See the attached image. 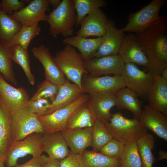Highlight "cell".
<instances>
[{
  "instance_id": "obj_35",
  "label": "cell",
  "mask_w": 167,
  "mask_h": 167,
  "mask_svg": "<svg viewBox=\"0 0 167 167\" xmlns=\"http://www.w3.org/2000/svg\"><path fill=\"white\" fill-rule=\"evenodd\" d=\"M120 161V167H142L137 140H133L125 144Z\"/></svg>"
},
{
  "instance_id": "obj_45",
  "label": "cell",
  "mask_w": 167,
  "mask_h": 167,
  "mask_svg": "<svg viewBox=\"0 0 167 167\" xmlns=\"http://www.w3.org/2000/svg\"><path fill=\"white\" fill-rule=\"evenodd\" d=\"M61 0H49V4H51L53 8V10L56 8L60 4Z\"/></svg>"
},
{
  "instance_id": "obj_29",
  "label": "cell",
  "mask_w": 167,
  "mask_h": 167,
  "mask_svg": "<svg viewBox=\"0 0 167 167\" xmlns=\"http://www.w3.org/2000/svg\"><path fill=\"white\" fill-rule=\"evenodd\" d=\"M137 142L142 167H153L156 161L152 152L155 144L153 136L148 133L138 139Z\"/></svg>"
},
{
  "instance_id": "obj_42",
  "label": "cell",
  "mask_w": 167,
  "mask_h": 167,
  "mask_svg": "<svg viewBox=\"0 0 167 167\" xmlns=\"http://www.w3.org/2000/svg\"><path fill=\"white\" fill-rule=\"evenodd\" d=\"M49 160L48 157L45 155H41L39 156L32 157L23 164H17L15 167H44Z\"/></svg>"
},
{
  "instance_id": "obj_7",
  "label": "cell",
  "mask_w": 167,
  "mask_h": 167,
  "mask_svg": "<svg viewBox=\"0 0 167 167\" xmlns=\"http://www.w3.org/2000/svg\"><path fill=\"white\" fill-rule=\"evenodd\" d=\"M166 2L165 0H153L138 11L131 13L128 23L122 30L131 33L142 32L159 19L160 11Z\"/></svg>"
},
{
  "instance_id": "obj_8",
  "label": "cell",
  "mask_w": 167,
  "mask_h": 167,
  "mask_svg": "<svg viewBox=\"0 0 167 167\" xmlns=\"http://www.w3.org/2000/svg\"><path fill=\"white\" fill-rule=\"evenodd\" d=\"M88 95L83 94L67 106L54 112L38 117L44 133L62 131L66 129L68 120L72 113L80 105L87 101Z\"/></svg>"
},
{
  "instance_id": "obj_20",
  "label": "cell",
  "mask_w": 167,
  "mask_h": 167,
  "mask_svg": "<svg viewBox=\"0 0 167 167\" xmlns=\"http://www.w3.org/2000/svg\"><path fill=\"white\" fill-rule=\"evenodd\" d=\"M92 127L66 129L61 131L70 151L81 154L88 147L92 146Z\"/></svg>"
},
{
  "instance_id": "obj_40",
  "label": "cell",
  "mask_w": 167,
  "mask_h": 167,
  "mask_svg": "<svg viewBox=\"0 0 167 167\" xmlns=\"http://www.w3.org/2000/svg\"><path fill=\"white\" fill-rule=\"evenodd\" d=\"M1 4L3 11L10 15H12L15 12L21 10L25 7L23 0H2Z\"/></svg>"
},
{
  "instance_id": "obj_28",
  "label": "cell",
  "mask_w": 167,
  "mask_h": 167,
  "mask_svg": "<svg viewBox=\"0 0 167 167\" xmlns=\"http://www.w3.org/2000/svg\"><path fill=\"white\" fill-rule=\"evenodd\" d=\"M81 155L84 167H120V159L109 157L100 152L85 150Z\"/></svg>"
},
{
  "instance_id": "obj_23",
  "label": "cell",
  "mask_w": 167,
  "mask_h": 167,
  "mask_svg": "<svg viewBox=\"0 0 167 167\" xmlns=\"http://www.w3.org/2000/svg\"><path fill=\"white\" fill-rule=\"evenodd\" d=\"M147 99L152 107L167 115V80L161 75L155 76Z\"/></svg>"
},
{
  "instance_id": "obj_10",
  "label": "cell",
  "mask_w": 167,
  "mask_h": 167,
  "mask_svg": "<svg viewBox=\"0 0 167 167\" xmlns=\"http://www.w3.org/2000/svg\"><path fill=\"white\" fill-rule=\"evenodd\" d=\"M81 86L83 93L89 94L103 92H115L126 87V85L121 75L95 77L85 74L82 76Z\"/></svg>"
},
{
  "instance_id": "obj_17",
  "label": "cell",
  "mask_w": 167,
  "mask_h": 167,
  "mask_svg": "<svg viewBox=\"0 0 167 167\" xmlns=\"http://www.w3.org/2000/svg\"><path fill=\"white\" fill-rule=\"evenodd\" d=\"M108 19L100 9H96L81 20L80 29L76 32L77 36L87 37L92 36L101 37L104 34Z\"/></svg>"
},
{
  "instance_id": "obj_44",
  "label": "cell",
  "mask_w": 167,
  "mask_h": 167,
  "mask_svg": "<svg viewBox=\"0 0 167 167\" xmlns=\"http://www.w3.org/2000/svg\"><path fill=\"white\" fill-rule=\"evenodd\" d=\"M167 159V152L165 151L161 150L158 152V159L161 161Z\"/></svg>"
},
{
  "instance_id": "obj_48",
  "label": "cell",
  "mask_w": 167,
  "mask_h": 167,
  "mask_svg": "<svg viewBox=\"0 0 167 167\" xmlns=\"http://www.w3.org/2000/svg\"><path fill=\"white\" fill-rule=\"evenodd\" d=\"M0 8H2V6L1 5V4L0 3Z\"/></svg>"
},
{
  "instance_id": "obj_4",
  "label": "cell",
  "mask_w": 167,
  "mask_h": 167,
  "mask_svg": "<svg viewBox=\"0 0 167 167\" xmlns=\"http://www.w3.org/2000/svg\"><path fill=\"white\" fill-rule=\"evenodd\" d=\"M54 59L67 79L81 88L82 76L88 73L84 67V60L75 48L66 45L63 49L55 54Z\"/></svg>"
},
{
  "instance_id": "obj_3",
  "label": "cell",
  "mask_w": 167,
  "mask_h": 167,
  "mask_svg": "<svg viewBox=\"0 0 167 167\" xmlns=\"http://www.w3.org/2000/svg\"><path fill=\"white\" fill-rule=\"evenodd\" d=\"M77 20L73 0H62L56 8L47 15L45 21L49 25V32L53 37L61 34L65 38L73 35Z\"/></svg>"
},
{
  "instance_id": "obj_30",
  "label": "cell",
  "mask_w": 167,
  "mask_h": 167,
  "mask_svg": "<svg viewBox=\"0 0 167 167\" xmlns=\"http://www.w3.org/2000/svg\"><path fill=\"white\" fill-rule=\"evenodd\" d=\"M11 47L8 43L0 41V73L6 80L17 85L10 56Z\"/></svg>"
},
{
  "instance_id": "obj_34",
  "label": "cell",
  "mask_w": 167,
  "mask_h": 167,
  "mask_svg": "<svg viewBox=\"0 0 167 167\" xmlns=\"http://www.w3.org/2000/svg\"><path fill=\"white\" fill-rule=\"evenodd\" d=\"M92 151L100 152L103 147L113 138L106 129L103 121L97 119L92 127Z\"/></svg>"
},
{
  "instance_id": "obj_1",
  "label": "cell",
  "mask_w": 167,
  "mask_h": 167,
  "mask_svg": "<svg viewBox=\"0 0 167 167\" xmlns=\"http://www.w3.org/2000/svg\"><path fill=\"white\" fill-rule=\"evenodd\" d=\"M149 62V71L154 76L161 75L167 66V19H159L145 30L134 34Z\"/></svg>"
},
{
  "instance_id": "obj_11",
  "label": "cell",
  "mask_w": 167,
  "mask_h": 167,
  "mask_svg": "<svg viewBox=\"0 0 167 167\" xmlns=\"http://www.w3.org/2000/svg\"><path fill=\"white\" fill-rule=\"evenodd\" d=\"M84 62L88 74L95 77L111 74L121 75L125 64L118 54L94 58Z\"/></svg>"
},
{
  "instance_id": "obj_9",
  "label": "cell",
  "mask_w": 167,
  "mask_h": 167,
  "mask_svg": "<svg viewBox=\"0 0 167 167\" xmlns=\"http://www.w3.org/2000/svg\"><path fill=\"white\" fill-rule=\"evenodd\" d=\"M121 75L126 87L135 92L138 96L147 98L155 77L150 72L145 73L136 64L129 63L125 64Z\"/></svg>"
},
{
  "instance_id": "obj_19",
  "label": "cell",
  "mask_w": 167,
  "mask_h": 167,
  "mask_svg": "<svg viewBox=\"0 0 167 167\" xmlns=\"http://www.w3.org/2000/svg\"><path fill=\"white\" fill-rule=\"evenodd\" d=\"M115 92H103L88 94V101L97 119L109 122L112 116L110 109L116 105Z\"/></svg>"
},
{
  "instance_id": "obj_47",
  "label": "cell",
  "mask_w": 167,
  "mask_h": 167,
  "mask_svg": "<svg viewBox=\"0 0 167 167\" xmlns=\"http://www.w3.org/2000/svg\"><path fill=\"white\" fill-rule=\"evenodd\" d=\"M5 161L0 159V167H4Z\"/></svg>"
},
{
  "instance_id": "obj_12",
  "label": "cell",
  "mask_w": 167,
  "mask_h": 167,
  "mask_svg": "<svg viewBox=\"0 0 167 167\" xmlns=\"http://www.w3.org/2000/svg\"><path fill=\"white\" fill-rule=\"evenodd\" d=\"M29 95L23 88H15L7 82L0 73V102L11 111L26 106Z\"/></svg>"
},
{
  "instance_id": "obj_24",
  "label": "cell",
  "mask_w": 167,
  "mask_h": 167,
  "mask_svg": "<svg viewBox=\"0 0 167 167\" xmlns=\"http://www.w3.org/2000/svg\"><path fill=\"white\" fill-rule=\"evenodd\" d=\"M64 44L78 49L84 61L93 58L101 42V37L89 39L76 36L65 37L62 41Z\"/></svg>"
},
{
  "instance_id": "obj_43",
  "label": "cell",
  "mask_w": 167,
  "mask_h": 167,
  "mask_svg": "<svg viewBox=\"0 0 167 167\" xmlns=\"http://www.w3.org/2000/svg\"><path fill=\"white\" fill-rule=\"evenodd\" d=\"M49 158L47 163L44 167H60V160Z\"/></svg>"
},
{
  "instance_id": "obj_18",
  "label": "cell",
  "mask_w": 167,
  "mask_h": 167,
  "mask_svg": "<svg viewBox=\"0 0 167 167\" xmlns=\"http://www.w3.org/2000/svg\"><path fill=\"white\" fill-rule=\"evenodd\" d=\"M140 121L146 129L167 141V115L147 105L142 110Z\"/></svg>"
},
{
  "instance_id": "obj_37",
  "label": "cell",
  "mask_w": 167,
  "mask_h": 167,
  "mask_svg": "<svg viewBox=\"0 0 167 167\" xmlns=\"http://www.w3.org/2000/svg\"><path fill=\"white\" fill-rule=\"evenodd\" d=\"M59 87V85L45 79L38 85L36 92L29 100L49 99L52 102L56 97Z\"/></svg>"
},
{
  "instance_id": "obj_32",
  "label": "cell",
  "mask_w": 167,
  "mask_h": 167,
  "mask_svg": "<svg viewBox=\"0 0 167 167\" xmlns=\"http://www.w3.org/2000/svg\"><path fill=\"white\" fill-rule=\"evenodd\" d=\"M22 24L0 8V41L8 43L22 27Z\"/></svg>"
},
{
  "instance_id": "obj_2",
  "label": "cell",
  "mask_w": 167,
  "mask_h": 167,
  "mask_svg": "<svg viewBox=\"0 0 167 167\" xmlns=\"http://www.w3.org/2000/svg\"><path fill=\"white\" fill-rule=\"evenodd\" d=\"M103 121L106 129L113 138L124 144L137 140L148 133V129L140 120L135 118H127L120 112L112 114L109 122Z\"/></svg>"
},
{
  "instance_id": "obj_26",
  "label": "cell",
  "mask_w": 167,
  "mask_h": 167,
  "mask_svg": "<svg viewBox=\"0 0 167 167\" xmlns=\"http://www.w3.org/2000/svg\"><path fill=\"white\" fill-rule=\"evenodd\" d=\"M116 105L119 109H127L133 114L134 118L140 120L142 110L138 96L132 91L124 87L115 92Z\"/></svg>"
},
{
  "instance_id": "obj_6",
  "label": "cell",
  "mask_w": 167,
  "mask_h": 167,
  "mask_svg": "<svg viewBox=\"0 0 167 167\" xmlns=\"http://www.w3.org/2000/svg\"><path fill=\"white\" fill-rule=\"evenodd\" d=\"M43 134H32L23 140L11 142L7 151L5 164L7 167H15L17 161L27 155L32 157L41 155L44 152L42 142Z\"/></svg>"
},
{
  "instance_id": "obj_38",
  "label": "cell",
  "mask_w": 167,
  "mask_h": 167,
  "mask_svg": "<svg viewBox=\"0 0 167 167\" xmlns=\"http://www.w3.org/2000/svg\"><path fill=\"white\" fill-rule=\"evenodd\" d=\"M125 144L113 138L103 147L100 153L109 157L120 159Z\"/></svg>"
},
{
  "instance_id": "obj_14",
  "label": "cell",
  "mask_w": 167,
  "mask_h": 167,
  "mask_svg": "<svg viewBox=\"0 0 167 167\" xmlns=\"http://www.w3.org/2000/svg\"><path fill=\"white\" fill-rule=\"evenodd\" d=\"M118 54L125 64L134 63L148 70V61L139 46L134 34H125Z\"/></svg>"
},
{
  "instance_id": "obj_21",
  "label": "cell",
  "mask_w": 167,
  "mask_h": 167,
  "mask_svg": "<svg viewBox=\"0 0 167 167\" xmlns=\"http://www.w3.org/2000/svg\"><path fill=\"white\" fill-rule=\"evenodd\" d=\"M42 142L43 151L48 154L49 158L61 160L70 152L61 131L43 133Z\"/></svg>"
},
{
  "instance_id": "obj_27",
  "label": "cell",
  "mask_w": 167,
  "mask_h": 167,
  "mask_svg": "<svg viewBox=\"0 0 167 167\" xmlns=\"http://www.w3.org/2000/svg\"><path fill=\"white\" fill-rule=\"evenodd\" d=\"M11 124V111L0 102V159L5 161L12 142Z\"/></svg>"
},
{
  "instance_id": "obj_46",
  "label": "cell",
  "mask_w": 167,
  "mask_h": 167,
  "mask_svg": "<svg viewBox=\"0 0 167 167\" xmlns=\"http://www.w3.org/2000/svg\"><path fill=\"white\" fill-rule=\"evenodd\" d=\"M161 75L162 78L167 80V66L163 70Z\"/></svg>"
},
{
  "instance_id": "obj_16",
  "label": "cell",
  "mask_w": 167,
  "mask_h": 167,
  "mask_svg": "<svg viewBox=\"0 0 167 167\" xmlns=\"http://www.w3.org/2000/svg\"><path fill=\"white\" fill-rule=\"evenodd\" d=\"M32 52L44 67L45 79L59 86L65 82V76L55 63L48 48L42 44L34 47Z\"/></svg>"
},
{
  "instance_id": "obj_22",
  "label": "cell",
  "mask_w": 167,
  "mask_h": 167,
  "mask_svg": "<svg viewBox=\"0 0 167 167\" xmlns=\"http://www.w3.org/2000/svg\"><path fill=\"white\" fill-rule=\"evenodd\" d=\"M59 86L58 93L51 103L45 115L67 106L84 94L80 87L71 83L67 79Z\"/></svg>"
},
{
  "instance_id": "obj_15",
  "label": "cell",
  "mask_w": 167,
  "mask_h": 167,
  "mask_svg": "<svg viewBox=\"0 0 167 167\" xmlns=\"http://www.w3.org/2000/svg\"><path fill=\"white\" fill-rule=\"evenodd\" d=\"M49 0H33L11 16L22 26H29L46 21V12L49 11Z\"/></svg>"
},
{
  "instance_id": "obj_39",
  "label": "cell",
  "mask_w": 167,
  "mask_h": 167,
  "mask_svg": "<svg viewBox=\"0 0 167 167\" xmlns=\"http://www.w3.org/2000/svg\"><path fill=\"white\" fill-rule=\"evenodd\" d=\"M50 104L47 99H40L33 101L29 100L26 106L30 112L38 117L46 114Z\"/></svg>"
},
{
  "instance_id": "obj_33",
  "label": "cell",
  "mask_w": 167,
  "mask_h": 167,
  "mask_svg": "<svg viewBox=\"0 0 167 167\" xmlns=\"http://www.w3.org/2000/svg\"><path fill=\"white\" fill-rule=\"evenodd\" d=\"M10 56L12 61L22 68L29 83L34 85L35 83V77L30 70L28 50L19 45H14L11 47Z\"/></svg>"
},
{
  "instance_id": "obj_36",
  "label": "cell",
  "mask_w": 167,
  "mask_h": 167,
  "mask_svg": "<svg viewBox=\"0 0 167 167\" xmlns=\"http://www.w3.org/2000/svg\"><path fill=\"white\" fill-rule=\"evenodd\" d=\"M74 6L77 12V27L82 19L94 10L106 6L107 2L104 0H73Z\"/></svg>"
},
{
  "instance_id": "obj_41",
  "label": "cell",
  "mask_w": 167,
  "mask_h": 167,
  "mask_svg": "<svg viewBox=\"0 0 167 167\" xmlns=\"http://www.w3.org/2000/svg\"><path fill=\"white\" fill-rule=\"evenodd\" d=\"M60 167H84L81 154L70 151L65 158L60 161Z\"/></svg>"
},
{
  "instance_id": "obj_31",
  "label": "cell",
  "mask_w": 167,
  "mask_h": 167,
  "mask_svg": "<svg viewBox=\"0 0 167 167\" xmlns=\"http://www.w3.org/2000/svg\"><path fill=\"white\" fill-rule=\"evenodd\" d=\"M41 30L39 23L29 26H22L9 42L8 44L11 47L19 45L28 49L31 40L40 34Z\"/></svg>"
},
{
  "instance_id": "obj_5",
  "label": "cell",
  "mask_w": 167,
  "mask_h": 167,
  "mask_svg": "<svg viewBox=\"0 0 167 167\" xmlns=\"http://www.w3.org/2000/svg\"><path fill=\"white\" fill-rule=\"evenodd\" d=\"M11 112L12 141L23 140L33 133H44L38 117L30 112L26 106Z\"/></svg>"
},
{
  "instance_id": "obj_13",
  "label": "cell",
  "mask_w": 167,
  "mask_h": 167,
  "mask_svg": "<svg viewBox=\"0 0 167 167\" xmlns=\"http://www.w3.org/2000/svg\"><path fill=\"white\" fill-rule=\"evenodd\" d=\"M125 35L121 29L116 28L114 21L108 19L105 32L101 37V45L94 58L118 54Z\"/></svg>"
},
{
  "instance_id": "obj_25",
  "label": "cell",
  "mask_w": 167,
  "mask_h": 167,
  "mask_svg": "<svg viewBox=\"0 0 167 167\" xmlns=\"http://www.w3.org/2000/svg\"><path fill=\"white\" fill-rule=\"evenodd\" d=\"M96 119L92 108L87 101L71 115L67 123L66 129L92 127Z\"/></svg>"
}]
</instances>
